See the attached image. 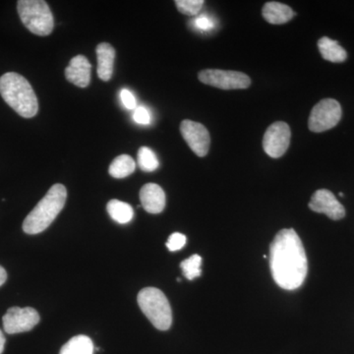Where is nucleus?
Returning <instances> with one entry per match:
<instances>
[{"label": "nucleus", "mask_w": 354, "mask_h": 354, "mask_svg": "<svg viewBox=\"0 0 354 354\" xmlns=\"http://www.w3.org/2000/svg\"><path fill=\"white\" fill-rule=\"evenodd\" d=\"M6 339L4 337L3 333L0 330V354L3 353L4 346H6Z\"/></svg>", "instance_id": "28"}, {"label": "nucleus", "mask_w": 354, "mask_h": 354, "mask_svg": "<svg viewBox=\"0 0 354 354\" xmlns=\"http://www.w3.org/2000/svg\"><path fill=\"white\" fill-rule=\"evenodd\" d=\"M186 239L185 235L179 234V232H174L171 236L169 237L167 242V247L169 251L174 252V251L180 250L184 246H185Z\"/></svg>", "instance_id": "23"}, {"label": "nucleus", "mask_w": 354, "mask_h": 354, "mask_svg": "<svg viewBox=\"0 0 354 354\" xmlns=\"http://www.w3.org/2000/svg\"><path fill=\"white\" fill-rule=\"evenodd\" d=\"M342 106L334 99H324L312 109L308 127L312 132L320 133L332 129L342 118Z\"/></svg>", "instance_id": "6"}, {"label": "nucleus", "mask_w": 354, "mask_h": 354, "mask_svg": "<svg viewBox=\"0 0 354 354\" xmlns=\"http://www.w3.org/2000/svg\"><path fill=\"white\" fill-rule=\"evenodd\" d=\"M67 191L62 184L51 186L46 196L32 209L23 223V230L27 234H38L50 227L64 209Z\"/></svg>", "instance_id": "3"}, {"label": "nucleus", "mask_w": 354, "mask_h": 354, "mask_svg": "<svg viewBox=\"0 0 354 354\" xmlns=\"http://www.w3.org/2000/svg\"><path fill=\"white\" fill-rule=\"evenodd\" d=\"M4 330L9 335L29 332L39 323V315L32 307H12L3 316Z\"/></svg>", "instance_id": "9"}, {"label": "nucleus", "mask_w": 354, "mask_h": 354, "mask_svg": "<svg viewBox=\"0 0 354 354\" xmlns=\"http://www.w3.org/2000/svg\"><path fill=\"white\" fill-rule=\"evenodd\" d=\"M17 10L28 30L37 36H48L55 27L50 6L43 0H19Z\"/></svg>", "instance_id": "5"}, {"label": "nucleus", "mask_w": 354, "mask_h": 354, "mask_svg": "<svg viewBox=\"0 0 354 354\" xmlns=\"http://www.w3.org/2000/svg\"><path fill=\"white\" fill-rule=\"evenodd\" d=\"M264 19L270 24L281 25L288 23L295 16V11L290 6L279 2H267L262 9Z\"/></svg>", "instance_id": "15"}, {"label": "nucleus", "mask_w": 354, "mask_h": 354, "mask_svg": "<svg viewBox=\"0 0 354 354\" xmlns=\"http://www.w3.org/2000/svg\"><path fill=\"white\" fill-rule=\"evenodd\" d=\"M309 208L315 213L325 214L333 221L342 220L346 216V209L330 191L327 189L317 190L312 195Z\"/></svg>", "instance_id": "11"}, {"label": "nucleus", "mask_w": 354, "mask_h": 354, "mask_svg": "<svg viewBox=\"0 0 354 354\" xmlns=\"http://www.w3.org/2000/svg\"><path fill=\"white\" fill-rule=\"evenodd\" d=\"M198 79L205 85L221 90H239L251 85V79L245 73L230 70L205 69L199 72Z\"/></svg>", "instance_id": "7"}, {"label": "nucleus", "mask_w": 354, "mask_h": 354, "mask_svg": "<svg viewBox=\"0 0 354 354\" xmlns=\"http://www.w3.org/2000/svg\"><path fill=\"white\" fill-rule=\"evenodd\" d=\"M136 169V164L130 156L121 155L114 158L109 165V172L114 178H125L131 176Z\"/></svg>", "instance_id": "19"}, {"label": "nucleus", "mask_w": 354, "mask_h": 354, "mask_svg": "<svg viewBox=\"0 0 354 354\" xmlns=\"http://www.w3.org/2000/svg\"><path fill=\"white\" fill-rule=\"evenodd\" d=\"M138 165L142 171L147 172L156 171L160 165L157 156L148 147H141L139 149Z\"/></svg>", "instance_id": "21"}, {"label": "nucleus", "mask_w": 354, "mask_h": 354, "mask_svg": "<svg viewBox=\"0 0 354 354\" xmlns=\"http://www.w3.org/2000/svg\"><path fill=\"white\" fill-rule=\"evenodd\" d=\"M180 132L186 143L198 157H205L209 152L211 137L208 129L199 122L185 120L181 122Z\"/></svg>", "instance_id": "10"}, {"label": "nucleus", "mask_w": 354, "mask_h": 354, "mask_svg": "<svg viewBox=\"0 0 354 354\" xmlns=\"http://www.w3.org/2000/svg\"><path fill=\"white\" fill-rule=\"evenodd\" d=\"M92 65L84 55H76L70 60L68 67L65 69V77L68 82L79 88L88 87L91 82Z\"/></svg>", "instance_id": "12"}, {"label": "nucleus", "mask_w": 354, "mask_h": 354, "mask_svg": "<svg viewBox=\"0 0 354 354\" xmlns=\"http://www.w3.org/2000/svg\"><path fill=\"white\" fill-rule=\"evenodd\" d=\"M133 120L138 124L148 125L151 122V113L145 106H138L134 109Z\"/></svg>", "instance_id": "24"}, {"label": "nucleus", "mask_w": 354, "mask_h": 354, "mask_svg": "<svg viewBox=\"0 0 354 354\" xmlns=\"http://www.w3.org/2000/svg\"><path fill=\"white\" fill-rule=\"evenodd\" d=\"M94 344L87 335H76L62 346L59 354H94Z\"/></svg>", "instance_id": "18"}, {"label": "nucleus", "mask_w": 354, "mask_h": 354, "mask_svg": "<svg viewBox=\"0 0 354 354\" xmlns=\"http://www.w3.org/2000/svg\"><path fill=\"white\" fill-rule=\"evenodd\" d=\"M270 268L272 279L283 290H297L304 283L308 261L301 239L292 228L281 230L272 241Z\"/></svg>", "instance_id": "1"}, {"label": "nucleus", "mask_w": 354, "mask_h": 354, "mask_svg": "<svg viewBox=\"0 0 354 354\" xmlns=\"http://www.w3.org/2000/svg\"><path fill=\"white\" fill-rule=\"evenodd\" d=\"M109 215L116 223L120 225H127L132 221L134 216L133 208L127 203L120 201V200H111L106 205Z\"/></svg>", "instance_id": "17"}, {"label": "nucleus", "mask_w": 354, "mask_h": 354, "mask_svg": "<svg viewBox=\"0 0 354 354\" xmlns=\"http://www.w3.org/2000/svg\"><path fill=\"white\" fill-rule=\"evenodd\" d=\"M97 58V76L104 82L111 80L113 73L115 50L108 43L97 44L95 48Z\"/></svg>", "instance_id": "14"}, {"label": "nucleus", "mask_w": 354, "mask_h": 354, "mask_svg": "<svg viewBox=\"0 0 354 354\" xmlns=\"http://www.w3.org/2000/svg\"><path fill=\"white\" fill-rule=\"evenodd\" d=\"M140 200L146 212L150 214H160L165 207V193L160 185L148 183L140 190Z\"/></svg>", "instance_id": "13"}, {"label": "nucleus", "mask_w": 354, "mask_h": 354, "mask_svg": "<svg viewBox=\"0 0 354 354\" xmlns=\"http://www.w3.org/2000/svg\"><path fill=\"white\" fill-rule=\"evenodd\" d=\"M174 3L179 12L188 16L197 15L204 6L203 0H176Z\"/></svg>", "instance_id": "22"}, {"label": "nucleus", "mask_w": 354, "mask_h": 354, "mask_svg": "<svg viewBox=\"0 0 354 354\" xmlns=\"http://www.w3.org/2000/svg\"><path fill=\"white\" fill-rule=\"evenodd\" d=\"M339 196H341V197H344V193H342V192H341V193H339Z\"/></svg>", "instance_id": "29"}, {"label": "nucleus", "mask_w": 354, "mask_h": 354, "mask_svg": "<svg viewBox=\"0 0 354 354\" xmlns=\"http://www.w3.org/2000/svg\"><path fill=\"white\" fill-rule=\"evenodd\" d=\"M0 95L22 118H32L38 113V97L31 84L20 74L9 72L0 77Z\"/></svg>", "instance_id": "2"}, {"label": "nucleus", "mask_w": 354, "mask_h": 354, "mask_svg": "<svg viewBox=\"0 0 354 354\" xmlns=\"http://www.w3.org/2000/svg\"><path fill=\"white\" fill-rule=\"evenodd\" d=\"M7 279V272L6 270H4V268H2L1 266H0V286L3 285L4 283H6Z\"/></svg>", "instance_id": "27"}, {"label": "nucleus", "mask_w": 354, "mask_h": 354, "mask_svg": "<svg viewBox=\"0 0 354 354\" xmlns=\"http://www.w3.org/2000/svg\"><path fill=\"white\" fill-rule=\"evenodd\" d=\"M120 99L125 108L128 109H135L137 108V102L134 95L127 88H123L120 92Z\"/></svg>", "instance_id": "25"}, {"label": "nucleus", "mask_w": 354, "mask_h": 354, "mask_svg": "<svg viewBox=\"0 0 354 354\" xmlns=\"http://www.w3.org/2000/svg\"><path fill=\"white\" fill-rule=\"evenodd\" d=\"M318 48L324 59L334 64H341L348 58V53L341 44L328 37L319 39Z\"/></svg>", "instance_id": "16"}, {"label": "nucleus", "mask_w": 354, "mask_h": 354, "mask_svg": "<svg viewBox=\"0 0 354 354\" xmlns=\"http://www.w3.org/2000/svg\"><path fill=\"white\" fill-rule=\"evenodd\" d=\"M139 307L153 327L160 330H167L172 324L171 304L162 290L156 288H145L137 297Z\"/></svg>", "instance_id": "4"}, {"label": "nucleus", "mask_w": 354, "mask_h": 354, "mask_svg": "<svg viewBox=\"0 0 354 354\" xmlns=\"http://www.w3.org/2000/svg\"><path fill=\"white\" fill-rule=\"evenodd\" d=\"M290 128L283 121H277L266 130L263 148L268 156L278 158L283 157L290 147Z\"/></svg>", "instance_id": "8"}, {"label": "nucleus", "mask_w": 354, "mask_h": 354, "mask_svg": "<svg viewBox=\"0 0 354 354\" xmlns=\"http://www.w3.org/2000/svg\"><path fill=\"white\" fill-rule=\"evenodd\" d=\"M194 25L197 29L202 30V31H209L214 28V22L207 16L202 15L194 19Z\"/></svg>", "instance_id": "26"}, {"label": "nucleus", "mask_w": 354, "mask_h": 354, "mask_svg": "<svg viewBox=\"0 0 354 354\" xmlns=\"http://www.w3.org/2000/svg\"><path fill=\"white\" fill-rule=\"evenodd\" d=\"M201 256L195 254V255L191 256L188 259L183 261L180 268L183 269L184 277L189 279V281H192V279L199 278L201 276Z\"/></svg>", "instance_id": "20"}]
</instances>
